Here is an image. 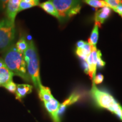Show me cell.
<instances>
[{
  "instance_id": "83f0119b",
  "label": "cell",
  "mask_w": 122,
  "mask_h": 122,
  "mask_svg": "<svg viewBox=\"0 0 122 122\" xmlns=\"http://www.w3.org/2000/svg\"><path fill=\"white\" fill-rule=\"evenodd\" d=\"M0 86H1V81H0Z\"/></svg>"
},
{
  "instance_id": "484cf974",
  "label": "cell",
  "mask_w": 122,
  "mask_h": 122,
  "mask_svg": "<svg viewBox=\"0 0 122 122\" xmlns=\"http://www.w3.org/2000/svg\"><path fill=\"white\" fill-rule=\"evenodd\" d=\"M113 10L117 13H118L122 18V4L119 5L115 9H114Z\"/></svg>"
},
{
  "instance_id": "4fadbf2b",
  "label": "cell",
  "mask_w": 122,
  "mask_h": 122,
  "mask_svg": "<svg viewBox=\"0 0 122 122\" xmlns=\"http://www.w3.org/2000/svg\"><path fill=\"white\" fill-rule=\"evenodd\" d=\"M39 6L49 14L52 15L53 16L57 19L58 18V14L57 10L51 1H45V2L40 4Z\"/></svg>"
},
{
  "instance_id": "2e32d148",
  "label": "cell",
  "mask_w": 122,
  "mask_h": 122,
  "mask_svg": "<svg viewBox=\"0 0 122 122\" xmlns=\"http://www.w3.org/2000/svg\"><path fill=\"white\" fill-rule=\"evenodd\" d=\"M98 25L95 24L88 41V42L91 46L96 47L98 40Z\"/></svg>"
},
{
  "instance_id": "277c9868",
  "label": "cell",
  "mask_w": 122,
  "mask_h": 122,
  "mask_svg": "<svg viewBox=\"0 0 122 122\" xmlns=\"http://www.w3.org/2000/svg\"><path fill=\"white\" fill-rule=\"evenodd\" d=\"M54 5L57 10L58 20L61 24H64L72 16L80 13L82 0H49Z\"/></svg>"
},
{
  "instance_id": "8992f818",
  "label": "cell",
  "mask_w": 122,
  "mask_h": 122,
  "mask_svg": "<svg viewBox=\"0 0 122 122\" xmlns=\"http://www.w3.org/2000/svg\"><path fill=\"white\" fill-rule=\"evenodd\" d=\"M45 107L49 113L50 117L54 122H61L59 117V110L60 103L54 97L50 100L44 102Z\"/></svg>"
},
{
  "instance_id": "cb8c5ba5",
  "label": "cell",
  "mask_w": 122,
  "mask_h": 122,
  "mask_svg": "<svg viewBox=\"0 0 122 122\" xmlns=\"http://www.w3.org/2000/svg\"><path fill=\"white\" fill-rule=\"evenodd\" d=\"M9 1V0H0V11L6 10Z\"/></svg>"
},
{
  "instance_id": "6da1fadb",
  "label": "cell",
  "mask_w": 122,
  "mask_h": 122,
  "mask_svg": "<svg viewBox=\"0 0 122 122\" xmlns=\"http://www.w3.org/2000/svg\"><path fill=\"white\" fill-rule=\"evenodd\" d=\"M2 57L7 67L14 75L19 76L28 83L30 82L31 80L27 72L24 54L16 49L15 45L13 44L5 50Z\"/></svg>"
},
{
  "instance_id": "e0dca14e",
  "label": "cell",
  "mask_w": 122,
  "mask_h": 122,
  "mask_svg": "<svg viewBox=\"0 0 122 122\" xmlns=\"http://www.w3.org/2000/svg\"><path fill=\"white\" fill-rule=\"evenodd\" d=\"M82 1L94 8H102L103 7L108 6L106 2L103 0H82Z\"/></svg>"
},
{
  "instance_id": "5bb4252c",
  "label": "cell",
  "mask_w": 122,
  "mask_h": 122,
  "mask_svg": "<svg viewBox=\"0 0 122 122\" xmlns=\"http://www.w3.org/2000/svg\"><path fill=\"white\" fill-rule=\"evenodd\" d=\"M91 51L92 46L89 45V44L88 42H86L85 45L84 46L83 48L76 49L75 53L79 57L83 59L84 61H86L88 56L91 54Z\"/></svg>"
},
{
  "instance_id": "d6986e66",
  "label": "cell",
  "mask_w": 122,
  "mask_h": 122,
  "mask_svg": "<svg viewBox=\"0 0 122 122\" xmlns=\"http://www.w3.org/2000/svg\"><path fill=\"white\" fill-rule=\"evenodd\" d=\"M3 87H4L7 91H9L11 93L14 94L15 91H16V84L15 83H14L13 80H11L6 84H5L3 86Z\"/></svg>"
},
{
  "instance_id": "5b68a950",
  "label": "cell",
  "mask_w": 122,
  "mask_h": 122,
  "mask_svg": "<svg viewBox=\"0 0 122 122\" xmlns=\"http://www.w3.org/2000/svg\"><path fill=\"white\" fill-rule=\"evenodd\" d=\"M15 38V23L7 18L0 20V52H4L13 44Z\"/></svg>"
},
{
  "instance_id": "9a60e30c",
  "label": "cell",
  "mask_w": 122,
  "mask_h": 122,
  "mask_svg": "<svg viewBox=\"0 0 122 122\" xmlns=\"http://www.w3.org/2000/svg\"><path fill=\"white\" fill-rule=\"evenodd\" d=\"M38 92H39V96L40 99L43 102L48 101L50 100V99L53 98V96L51 94L50 88L44 86L42 85L40 86Z\"/></svg>"
},
{
  "instance_id": "3957f363",
  "label": "cell",
  "mask_w": 122,
  "mask_h": 122,
  "mask_svg": "<svg viewBox=\"0 0 122 122\" xmlns=\"http://www.w3.org/2000/svg\"><path fill=\"white\" fill-rule=\"evenodd\" d=\"M27 72L34 86L38 91L41 82L40 76V62L38 53L33 40L28 42V47L24 53Z\"/></svg>"
},
{
  "instance_id": "ba28073f",
  "label": "cell",
  "mask_w": 122,
  "mask_h": 122,
  "mask_svg": "<svg viewBox=\"0 0 122 122\" xmlns=\"http://www.w3.org/2000/svg\"><path fill=\"white\" fill-rule=\"evenodd\" d=\"M20 1L21 0H9L6 8V18L14 23H15V18L18 13Z\"/></svg>"
},
{
  "instance_id": "7a4b0ae2",
  "label": "cell",
  "mask_w": 122,
  "mask_h": 122,
  "mask_svg": "<svg viewBox=\"0 0 122 122\" xmlns=\"http://www.w3.org/2000/svg\"><path fill=\"white\" fill-rule=\"evenodd\" d=\"M90 94L99 107L107 109L122 122V106L109 93L99 89L92 83Z\"/></svg>"
},
{
  "instance_id": "ac0fdd59",
  "label": "cell",
  "mask_w": 122,
  "mask_h": 122,
  "mask_svg": "<svg viewBox=\"0 0 122 122\" xmlns=\"http://www.w3.org/2000/svg\"><path fill=\"white\" fill-rule=\"evenodd\" d=\"M15 46H16V49L20 53L24 54V52L26 51L28 47V42L27 41L24 37H22L15 44Z\"/></svg>"
},
{
  "instance_id": "44dd1931",
  "label": "cell",
  "mask_w": 122,
  "mask_h": 122,
  "mask_svg": "<svg viewBox=\"0 0 122 122\" xmlns=\"http://www.w3.org/2000/svg\"><path fill=\"white\" fill-rule=\"evenodd\" d=\"M33 7H34V6H33L32 4H30V3L25 2L21 0L20 3V5H19V9H18V13H19L20 11H23V10H26V9H30Z\"/></svg>"
},
{
  "instance_id": "52a82bcc",
  "label": "cell",
  "mask_w": 122,
  "mask_h": 122,
  "mask_svg": "<svg viewBox=\"0 0 122 122\" xmlns=\"http://www.w3.org/2000/svg\"><path fill=\"white\" fill-rule=\"evenodd\" d=\"M97 51L96 47L92 46V51L86 61L88 66V75L92 80H93L94 76L96 75L97 67Z\"/></svg>"
},
{
  "instance_id": "d4e9b609",
  "label": "cell",
  "mask_w": 122,
  "mask_h": 122,
  "mask_svg": "<svg viewBox=\"0 0 122 122\" xmlns=\"http://www.w3.org/2000/svg\"><path fill=\"white\" fill-rule=\"evenodd\" d=\"M22 1H24V2H25L30 3V4H32L34 6H39L40 4V2L39 0H22Z\"/></svg>"
},
{
  "instance_id": "8fae6325",
  "label": "cell",
  "mask_w": 122,
  "mask_h": 122,
  "mask_svg": "<svg viewBox=\"0 0 122 122\" xmlns=\"http://www.w3.org/2000/svg\"><path fill=\"white\" fill-rule=\"evenodd\" d=\"M32 89L33 86L27 84H16V89L15 93V98L19 101H22L23 98L32 92Z\"/></svg>"
},
{
  "instance_id": "30bf717a",
  "label": "cell",
  "mask_w": 122,
  "mask_h": 122,
  "mask_svg": "<svg viewBox=\"0 0 122 122\" xmlns=\"http://www.w3.org/2000/svg\"><path fill=\"white\" fill-rule=\"evenodd\" d=\"M111 14V9L109 7L106 6L101 8L95 13L94 20L95 24L99 26L102 24L110 17Z\"/></svg>"
},
{
  "instance_id": "7c38bea8",
  "label": "cell",
  "mask_w": 122,
  "mask_h": 122,
  "mask_svg": "<svg viewBox=\"0 0 122 122\" xmlns=\"http://www.w3.org/2000/svg\"><path fill=\"white\" fill-rule=\"evenodd\" d=\"M80 98V95L77 93H73L62 104H61L59 107V113H62L63 111H65V109L67 107L70 105L73 104V103L76 102Z\"/></svg>"
},
{
  "instance_id": "9c48e42d",
  "label": "cell",
  "mask_w": 122,
  "mask_h": 122,
  "mask_svg": "<svg viewBox=\"0 0 122 122\" xmlns=\"http://www.w3.org/2000/svg\"><path fill=\"white\" fill-rule=\"evenodd\" d=\"M14 75L10 71L6 66L2 58H0V81L1 86L13 80Z\"/></svg>"
},
{
  "instance_id": "4316f807",
  "label": "cell",
  "mask_w": 122,
  "mask_h": 122,
  "mask_svg": "<svg viewBox=\"0 0 122 122\" xmlns=\"http://www.w3.org/2000/svg\"><path fill=\"white\" fill-rule=\"evenodd\" d=\"M85 43H86V42L84 41H83V40L79 41L77 42V43H76V49H79V48H83L84 46L85 45Z\"/></svg>"
},
{
  "instance_id": "7402d4cb",
  "label": "cell",
  "mask_w": 122,
  "mask_h": 122,
  "mask_svg": "<svg viewBox=\"0 0 122 122\" xmlns=\"http://www.w3.org/2000/svg\"><path fill=\"white\" fill-rule=\"evenodd\" d=\"M102 54L100 50H97V66L99 67H103L105 66V62L102 59Z\"/></svg>"
},
{
  "instance_id": "ffe728a7",
  "label": "cell",
  "mask_w": 122,
  "mask_h": 122,
  "mask_svg": "<svg viewBox=\"0 0 122 122\" xmlns=\"http://www.w3.org/2000/svg\"><path fill=\"white\" fill-rule=\"evenodd\" d=\"M108 7L112 10L115 9L118 6L122 4V0H104Z\"/></svg>"
},
{
  "instance_id": "603a6c76",
  "label": "cell",
  "mask_w": 122,
  "mask_h": 122,
  "mask_svg": "<svg viewBox=\"0 0 122 122\" xmlns=\"http://www.w3.org/2000/svg\"><path fill=\"white\" fill-rule=\"evenodd\" d=\"M103 79H104V77H103V76L102 74H99L96 75L94 76L93 80H92V83H93L95 85L100 84L102 83V82L103 81Z\"/></svg>"
}]
</instances>
